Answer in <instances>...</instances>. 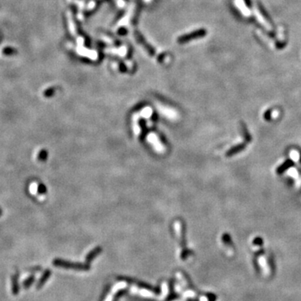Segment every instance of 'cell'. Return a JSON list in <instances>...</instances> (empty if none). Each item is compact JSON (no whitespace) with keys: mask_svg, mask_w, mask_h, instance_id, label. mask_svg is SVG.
I'll return each instance as SVG.
<instances>
[{"mask_svg":"<svg viewBox=\"0 0 301 301\" xmlns=\"http://www.w3.org/2000/svg\"><path fill=\"white\" fill-rule=\"evenodd\" d=\"M49 276H50V271H49V270H46V271L44 273V275H42V277L40 279L39 283H38V285H37L38 289H40L43 285H45V283L47 281V280H48Z\"/></svg>","mask_w":301,"mask_h":301,"instance_id":"1","label":"cell"},{"mask_svg":"<svg viewBox=\"0 0 301 301\" xmlns=\"http://www.w3.org/2000/svg\"><path fill=\"white\" fill-rule=\"evenodd\" d=\"M12 292L14 295H16L19 293V285L17 281V276H13L12 279Z\"/></svg>","mask_w":301,"mask_h":301,"instance_id":"2","label":"cell"},{"mask_svg":"<svg viewBox=\"0 0 301 301\" xmlns=\"http://www.w3.org/2000/svg\"><path fill=\"white\" fill-rule=\"evenodd\" d=\"M34 281H35V277H33V276H31V277H30L28 280H26L24 282V287L25 289H28L29 287H30V285H32L33 283H34Z\"/></svg>","mask_w":301,"mask_h":301,"instance_id":"3","label":"cell"},{"mask_svg":"<svg viewBox=\"0 0 301 301\" xmlns=\"http://www.w3.org/2000/svg\"><path fill=\"white\" fill-rule=\"evenodd\" d=\"M15 52V49L13 48H10V47H7L3 49V53L4 54H7V55H10V54H13V53Z\"/></svg>","mask_w":301,"mask_h":301,"instance_id":"4","label":"cell"},{"mask_svg":"<svg viewBox=\"0 0 301 301\" xmlns=\"http://www.w3.org/2000/svg\"><path fill=\"white\" fill-rule=\"evenodd\" d=\"M47 156H48V155H47V152H46L45 151H42L41 152H40V155H39V159L42 161L45 160Z\"/></svg>","mask_w":301,"mask_h":301,"instance_id":"5","label":"cell"},{"mask_svg":"<svg viewBox=\"0 0 301 301\" xmlns=\"http://www.w3.org/2000/svg\"><path fill=\"white\" fill-rule=\"evenodd\" d=\"M52 93H53V89H49V90H47V91L45 92V96H50L51 95H52Z\"/></svg>","mask_w":301,"mask_h":301,"instance_id":"6","label":"cell"},{"mask_svg":"<svg viewBox=\"0 0 301 301\" xmlns=\"http://www.w3.org/2000/svg\"><path fill=\"white\" fill-rule=\"evenodd\" d=\"M1 216H2V210L0 209V217H1Z\"/></svg>","mask_w":301,"mask_h":301,"instance_id":"7","label":"cell"}]
</instances>
